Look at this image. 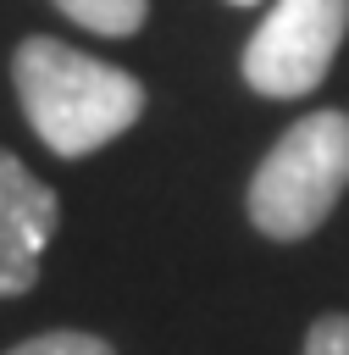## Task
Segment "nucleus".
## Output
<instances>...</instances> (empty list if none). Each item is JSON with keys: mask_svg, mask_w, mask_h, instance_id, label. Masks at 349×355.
Here are the masks:
<instances>
[{"mask_svg": "<svg viewBox=\"0 0 349 355\" xmlns=\"http://www.w3.org/2000/svg\"><path fill=\"white\" fill-rule=\"evenodd\" d=\"M11 78L28 111V128L66 161L94 155L144 116V83L111 61H94L61 39H22Z\"/></svg>", "mask_w": 349, "mask_h": 355, "instance_id": "1", "label": "nucleus"}, {"mask_svg": "<svg viewBox=\"0 0 349 355\" xmlns=\"http://www.w3.org/2000/svg\"><path fill=\"white\" fill-rule=\"evenodd\" d=\"M343 189H349V111H310L255 166L249 222L277 244H299L332 216Z\"/></svg>", "mask_w": 349, "mask_h": 355, "instance_id": "2", "label": "nucleus"}, {"mask_svg": "<svg viewBox=\"0 0 349 355\" xmlns=\"http://www.w3.org/2000/svg\"><path fill=\"white\" fill-rule=\"evenodd\" d=\"M349 28V0H277L244 44V83L271 100L321 89Z\"/></svg>", "mask_w": 349, "mask_h": 355, "instance_id": "3", "label": "nucleus"}, {"mask_svg": "<svg viewBox=\"0 0 349 355\" xmlns=\"http://www.w3.org/2000/svg\"><path fill=\"white\" fill-rule=\"evenodd\" d=\"M61 227V200L39 183L11 150H0V300H17L39 283L44 244Z\"/></svg>", "mask_w": 349, "mask_h": 355, "instance_id": "4", "label": "nucleus"}, {"mask_svg": "<svg viewBox=\"0 0 349 355\" xmlns=\"http://www.w3.org/2000/svg\"><path fill=\"white\" fill-rule=\"evenodd\" d=\"M72 22H83V28H94V33H105V39H127V33H138L144 28V17H150V0H55Z\"/></svg>", "mask_w": 349, "mask_h": 355, "instance_id": "5", "label": "nucleus"}, {"mask_svg": "<svg viewBox=\"0 0 349 355\" xmlns=\"http://www.w3.org/2000/svg\"><path fill=\"white\" fill-rule=\"evenodd\" d=\"M6 355H116L105 338L94 333H78V327H50V333H33L22 344H11Z\"/></svg>", "mask_w": 349, "mask_h": 355, "instance_id": "6", "label": "nucleus"}, {"mask_svg": "<svg viewBox=\"0 0 349 355\" xmlns=\"http://www.w3.org/2000/svg\"><path fill=\"white\" fill-rule=\"evenodd\" d=\"M305 355H349V316H316L305 333Z\"/></svg>", "mask_w": 349, "mask_h": 355, "instance_id": "7", "label": "nucleus"}, {"mask_svg": "<svg viewBox=\"0 0 349 355\" xmlns=\"http://www.w3.org/2000/svg\"><path fill=\"white\" fill-rule=\"evenodd\" d=\"M233 6H255V0H233Z\"/></svg>", "mask_w": 349, "mask_h": 355, "instance_id": "8", "label": "nucleus"}]
</instances>
